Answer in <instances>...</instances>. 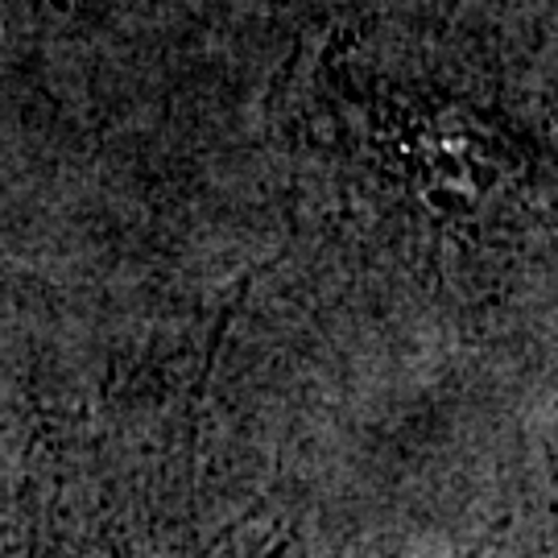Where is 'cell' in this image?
I'll return each mask as SVG.
<instances>
[{
  "label": "cell",
  "mask_w": 558,
  "mask_h": 558,
  "mask_svg": "<svg viewBox=\"0 0 558 558\" xmlns=\"http://www.w3.org/2000/svg\"><path fill=\"white\" fill-rule=\"evenodd\" d=\"M0 558H41V555H0Z\"/></svg>",
  "instance_id": "1"
}]
</instances>
